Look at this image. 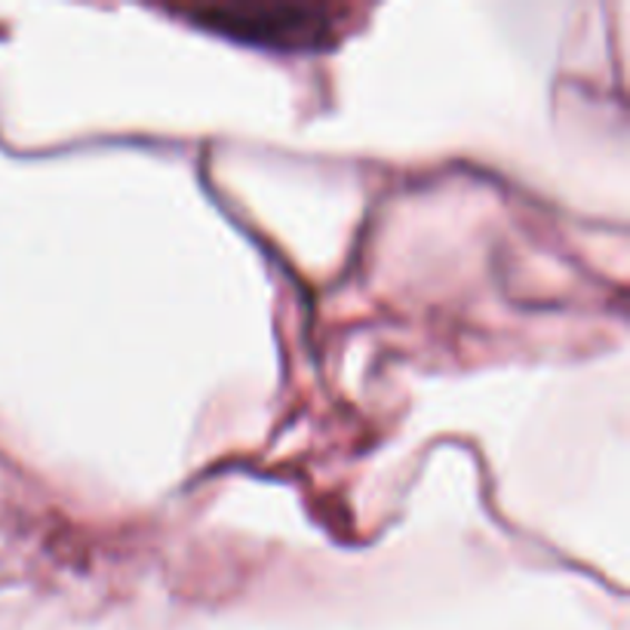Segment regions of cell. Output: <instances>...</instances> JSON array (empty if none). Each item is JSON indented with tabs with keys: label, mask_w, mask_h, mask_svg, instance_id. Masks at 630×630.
<instances>
[{
	"label": "cell",
	"mask_w": 630,
	"mask_h": 630,
	"mask_svg": "<svg viewBox=\"0 0 630 630\" xmlns=\"http://www.w3.org/2000/svg\"><path fill=\"white\" fill-rule=\"evenodd\" d=\"M197 28L265 50L329 47L342 10L333 3H213L176 10Z\"/></svg>",
	"instance_id": "1"
}]
</instances>
